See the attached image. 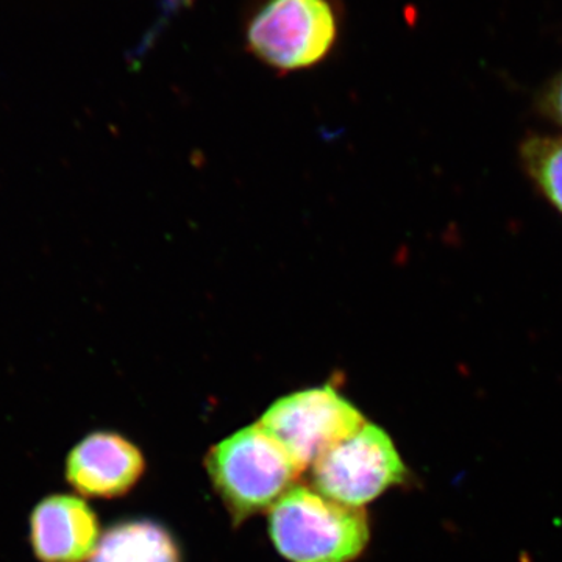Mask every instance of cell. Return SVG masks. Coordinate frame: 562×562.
Returning <instances> with one entry per match:
<instances>
[{
  "mask_svg": "<svg viewBox=\"0 0 562 562\" xmlns=\"http://www.w3.org/2000/svg\"><path fill=\"white\" fill-rule=\"evenodd\" d=\"M342 25L341 0H250L244 43L269 68L295 72L327 60L338 47Z\"/></svg>",
  "mask_w": 562,
  "mask_h": 562,
  "instance_id": "cell-1",
  "label": "cell"
},
{
  "mask_svg": "<svg viewBox=\"0 0 562 562\" xmlns=\"http://www.w3.org/2000/svg\"><path fill=\"white\" fill-rule=\"evenodd\" d=\"M269 535L291 562H350L364 552L371 532L362 508L294 486L272 506Z\"/></svg>",
  "mask_w": 562,
  "mask_h": 562,
  "instance_id": "cell-2",
  "label": "cell"
},
{
  "mask_svg": "<svg viewBox=\"0 0 562 562\" xmlns=\"http://www.w3.org/2000/svg\"><path fill=\"white\" fill-rule=\"evenodd\" d=\"M206 468L235 522L272 506L294 487L302 471L260 424L236 431L211 449Z\"/></svg>",
  "mask_w": 562,
  "mask_h": 562,
  "instance_id": "cell-3",
  "label": "cell"
},
{
  "mask_svg": "<svg viewBox=\"0 0 562 562\" xmlns=\"http://www.w3.org/2000/svg\"><path fill=\"white\" fill-rule=\"evenodd\" d=\"M366 424L360 409L333 386L292 392L273 402L260 420L302 472Z\"/></svg>",
  "mask_w": 562,
  "mask_h": 562,
  "instance_id": "cell-4",
  "label": "cell"
},
{
  "mask_svg": "<svg viewBox=\"0 0 562 562\" xmlns=\"http://www.w3.org/2000/svg\"><path fill=\"white\" fill-rule=\"evenodd\" d=\"M316 491L331 501L361 508L408 476L386 431L366 424L314 462Z\"/></svg>",
  "mask_w": 562,
  "mask_h": 562,
  "instance_id": "cell-5",
  "label": "cell"
},
{
  "mask_svg": "<svg viewBox=\"0 0 562 562\" xmlns=\"http://www.w3.org/2000/svg\"><path fill=\"white\" fill-rule=\"evenodd\" d=\"M146 462L138 447L110 431L81 439L66 461V479L85 497L114 498L138 483Z\"/></svg>",
  "mask_w": 562,
  "mask_h": 562,
  "instance_id": "cell-6",
  "label": "cell"
},
{
  "mask_svg": "<svg viewBox=\"0 0 562 562\" xmlns=\"http://www.w3.org/2000/svg\"><path fill=\"white\" fill-rule=\"evenodd\" d=\"M31 541L41 562H85L101 542V528L95 514L80 498L50 495L33 509Z\"/></svg>",
  "mask_w": 562,
  "mask_h": 562,
  "instance_id": "cell-7",
  "label": "cell"
},
{
  "mask_svg": "<svg viewBox=\"0 0 562 562\" xmlns=\"http://www.w3.org/2000/svg\"><path fill=\"white\" fill-rule=\"evenodd\" d=\"M90 562H180V553L160 525L133 520L110 528Z\"/></svg>",
  "mask_w": 562,
  "mask_h": 562,
  "instance_id": "cell-8",
  "label": "cell"
},
{
  "mask_svg": "<svg viewBox=\"0 0 562 562\" xmlns=\"http://www.w3.org/2000/svg\"><path fill=\"white\" fill-rule=\"evenodd\" d=\"M525 176L562 217V135L530 133L519 146Z\"/></svg>",
  "mask_w": 562,
  "mask_h": 562,
  "instance_id": "cell-9",
  "label": "cell"
},
{
  "mask_svg": "<svg viewBox=\"0 0 562 562\" xmlns=\"http://www.w3.org/2000/svg\"><path fill=\"white\" fill-rule=\"evenodd\" d=\"M535 106L539 116L562 128V69L539 88Z\"/></svg>",
  "mask_w": 562,
  "mask_h": 562,
  "instance_id": "cell-10",
  "label": "cell"
}]
</instances>
